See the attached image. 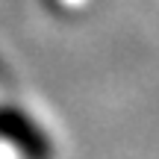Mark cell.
Wrapping results in <instances>:
<instances>
[{
  "instance_id": "2",
  "label": "cell",
  "mask_w": 159,
  "mask_h": 159,
  "mask_svg": "<svg viewBox=\"0 0 159 159\" xmlns=\"http://www.w3.org/2000/svg\"><path fill=\"white\" fill-rule=\"evenodd\" d=\"M0 83H3V85H6V83H12V77H9V71H6L3 65H0Z\"/></svg>"
},
{
  "instance_id": "1",
  "label": "cell",
  "mask_w": 159,
  "mask_h": 159,
  "mask_svg": "<svg viewBox=\"0 0 159 159\" xmlns=\"http://www.w3.org/2000/svg\"><path fill=\"white\" fill-rule=\"evenodd\" d=\"M0 139L6 144H12L24 159H50L53 156L50 139L33 121V115H27L18 106H9V103L0 106Z\"/></svg>"
}]
</instances>
